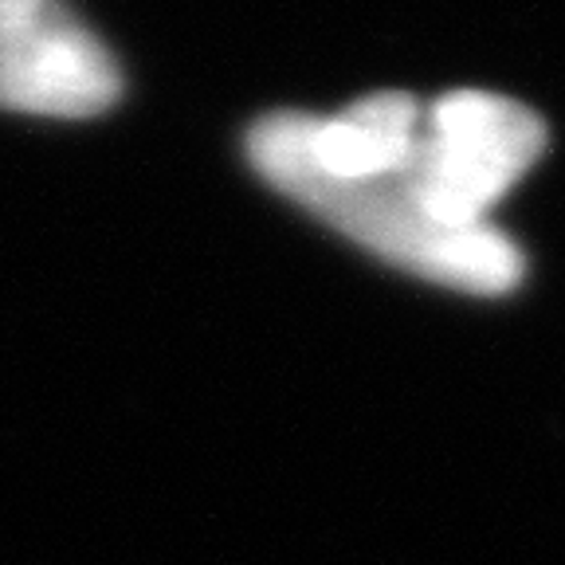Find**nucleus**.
Instances as JSON below:
<instances>
[{
	"instance_id": "1",
	"label": "nucleus",
	"mask_w": 565,
	"mask_h": 565,
	"mask_svg": "<svg viewBox=\"0 0 565 565\" xmlns=\"http://www.w3.org/2000/svg\"><path fill=\"white\" fill-rule=\"evenodd\" d=\"M247 161L275 193L307 209L345 239L362 244L385 264L413 271L440 287L468 295H507L526 275L522 247L494 224L451 228L433 221L401 173L342 181L330 177L302 153L295 110H275L247 126Z\"/></svg>"
},
{
	"instance_id": "2",
	"label": "nucleus",
	"mask_w": 565,
	"mask_h": 565,
	"mask_svg": "<svg viewBox=\"0 0 565 565\" xmlns=\"http://www.w3.org/2000/svg\"><path fill=\"white\" fill-rule=\"evenodd\" d=\"M546 150V122L491 90H448L420 118L401 181L433 221L483 228Z\"/></svg>"
},
{
	"instance_id": "3",
	"label": "nucleus",
	"mask_w": 565,
	"mask_h": 565,
	"mask_svg": "<svg viewBox=\"0 0 565 565\" xmlns=\"http://www.w3.org/2000/svg\"><path fill=\"white\" fill-rule=\"evenodd\" d=\"M122 87L115 52L67 0H47L0 35V110L87 122L106 115Z\"/></svg>"
},
{
	"instance_id": "4",
	"label": "nucleus",
	"mask_w": 565,
	"mask_h": 565,
	"mask_svg": "<svg viewBox=\"0 0 565 565\" xmlns=\"http://www.w3.org/2000/svg\"><path fill=\"white\" fill-rule=\"evenodd\" d=\"M420 106L405 90H377L358 98L342 115H302L295 110L302 153L322 173L342 181L401 173L413 158L420 134Z\"/></svg>"
},
{
	"instance_id": "5",
	"label": "nucleus",
	"mask_w": 565,
	"mask_h": 565,
	"mask_svg": "<svg viewBox=\"0 0 565 565\" xmlns=\"http://www.w3.org/2000/svg\"><path fill=\"white\" fill-rule=\"evenodd\" d=\"M47 0H0V35L12 32V28L28 24L35 12L44 9Z\"/></svg>"
}]
</instances>
